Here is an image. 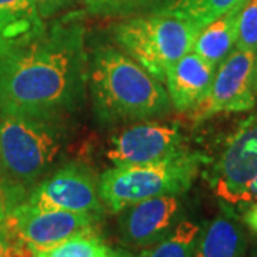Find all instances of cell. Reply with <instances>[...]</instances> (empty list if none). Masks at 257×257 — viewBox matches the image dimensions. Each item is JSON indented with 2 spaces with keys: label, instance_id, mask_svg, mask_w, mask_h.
<instances>
[{
  "label": "cell",
  "instance_id": "obj_1",
  "mask_svg": "<svg viewBox=\"0 0 257 257\" xmlns=\"http://www.w3.org/2000/svg\"><path fill=\"white\" fill-rule=\"evenodd\" d=\"M84 30L56 23L36 42L0 57V116L63 117L86 83Z\"/></svg>",
  "mask_w": 257,
  "mask_h": 257
},
{
  "label": "cell",
  "instance_id": "obj_2",
  "mask_svg": "<svg viewBox=\"0 0 257 257\" xmlns=\"http://www.w3.org/2000/svg\"><path fill=\"white\" fill-rule=\"evenodd\" d=\"M0 189L15 209L55 163L66 140L62 117L0 116Z\"/></svg>",
  "mask_w": 257,
  "mask_h": 257
},
{
  "label": "cell",
  "instance_id": "obj_3",
  "mask_svg": "<svg viewBox=\"0 0 257 257\" xmlns=\"http://www.w3.org/2000/svg\"><path fill=\"white\" fill-rule=\"evenodd\" d=\"M89 80L93 109L103 121L155 117L170 107L169 93L156 77L110 47L94 53Z\"/></svg>",
  "mask_w": 257,
  "mask_h": 257
},
{
  "label": "cell",
  "instance_id": "obj_4",
  "mask_svg": "<svg viewBox=\"0 0 257 257\" xmlns=\"http://www.w3.org/2000/svg\"><path fill=\"white\" fill-rule=\"evenodd\" d=\"M202 157L183 150L156 163L114 166L99 179L103 204L120 213L135 203L160 196H180L192 187Z\"/></svg>",
  "mask_w": 257,
  "mask_h": 257
},
{
  "label": "cell",
  "instance_id": "obj_5",
  "mask_svg": "<svg viewBox=\"0 0 257 257\" xmlns=\"http://www.w3.org/2000/svg\"><path fill=\"white\" fill-rule=\"evenodd\" d=\"M200 30L187 20L156 13L120 23L114 37L145 70L165 82L167 69L192 52Z\"/></svg>",
  "mask_w": 257,
  "mask_h": 257
},
{
  "label": "cell",
  "instance_id": "obj_6",
  "mask_svg": "<svg viewBox=\"0 0 257 257\" xmlns=\"http://www.w3.org/2000/svg\"><path fill=\"white\" fill-rule=\"evenodd\" d=\"M100 216L64 210H33L26 204L12 209L6 227L13 239L28 244L32 251L46 250L83 234H94Z\"/></svg>",
  "mask_w": 257,
  "mask_h": 257
},
{
  "label": "cell",
  "instance_id": "obj_7",
  "mask_svg": "<svg viewBox=\"0 0 257 257\" xmlns=\"http://www.w3.org/2000/svg\"><path fill=\"white\" fill-rule=\"evenodd\" d=\"M257 55L251 50H231L220 64L207 96L194 109V121H203L217 113L247 111L256 106L253 77Z\"/></svg>",
  "mask_w": 257,
  "mask_h": 257
},
{
  "label": "cell",
  "instance_id": "obj_8",
  "mask_svg": "<svg viewBox=\"0 0 257 257\" xmlns=\"http://www.w3.org/2000/svg\"><path fill=\"white\" fill-rule=\"evenodd\" d=\"M33 210H64L101 216L99 183L86 166L72 163L37 184L23 202Z\"/></svg>",
  "mask_w": 257,
  "mask_h": 257
},
{
  "label": "cell",
  "instance_id": "obj_9",
  "mask_svg": "<svg viewBox=\"0 0 257 257\" xmlns=\"http://www.w3.org/2000/svg\"><path fill=\"white\" fill-rule=\"evenodd\" d=\"M257 176V114L241 123L216 163L211 187L230 204L247 203V190Z\"/></svg>",
  "mask_w": 257,
  "mask_h": 257
},
{
  "label": "cell",
  "instance_id": "obj_10",
  "mask_svg": "<svg viewBox=\"0 0 257 257\" xmlns=\"http://www.w3.org/2000/svg\"><path fill=\"white\" fill-rule=\"evenodd\" d=\"M183 150V136L177 124L143 121L111 139L107 159L114 166L147 165Z\"/></svg>",
  "mask_w": 257,
  "mask_h": 257
},
{
  "label": "cell",
  "instance_id": "obj_11",
  "mask_svg": "<svg viewBox=\"0 0 257 257\" xmlns=\"http://www.w3.org/2000/svg\"><path fill=\"white\" fill-rule=\"evenodd\" d=\"M180 211L179 196H160L135 203L121 210L120 236L130 246H153L175 229Z\"/></svg>",
  "mask_w": 257,
  "mask_h": 257
},
{
  "label": "cell",
  "instance_id": "obj_12",
  "mask_svg": "<svg viewBox=\"0 0 257 257\" xmlns=\"http://www.w3.org/2000/svg\"><path fill=\"white\" fill-rule=\"evenodd\" d=\"M216 69L193 50L172 64L165 80L170 103L179 111L193 110L207 96Z\"/></svg>",
  "mask_w": 257,
  "mask_h": 257
},
{
  "label": "cell",
  "instance_id": "obj_13",
  "mask_svg": "<svg viewBox=\"0 0 257 257\" xmlns=\"http://www.w3.org/2000/svg\"><path fill=\"white\" fill-rule=\"evenodd\" d=\"M45 33L35 0H0V57L28 47Z\"/></svg>",
  "mask_w": 257,
  "mask_h": 257
},
{
  "label": "cell",
  "instance_id": "obj_14",
  "mask_svg": "<svg viewBox=\"0 0 257 257\" xmlns=\"http://www.w3.org/2000/svg\"><path fill=\"white\" fill-rule=\"evenodd\" d=\"M246 246L241 226L221 213L200 231L194 257H244Z\"/></svg>",
  "mask_w": 257,
  "mask_h": 257
},
{
  "label": "cell",
  "instance_id": "obj_15",
  "mask_svg": "<svg viewBox=\"0 0 257 257\" xmlns=\"http://www.w3.org/2000/svg\"><path fill=\"white\" fill-rule=\"evenodd\" d=\"M240 10L241 8L231 10L204 26L197 35L193 52L211 66L219 67L236 46Z\"/></svg>",
  "mask_w": 257,
  "mask_h": 257
},
{
  "label": "cell",
  "instance_id": "obj_16",
  "mask_svg": "<svg viewBox=\"0 0 257 257\" xmlns=\"http://www.w3.org/2000/svg\"><path fill=\"white\" fill-rule=\"evenodd\" d=\"M247 0H172L157 13L187 20L203 29L231 10L243 8Z\"/></svg>",
  "mask_w": 257,
  "mask_h": 257
},
{
  "label": "cell",
  "instance_id": "obj_17",
  "mask_svg": "<svg viewBox=\"0 0 257 257\" xmlns=\"http://www.w3.org/2000/svg\"><path fill=\"white\" fill-rule=\"evenodd\" d=\"M200 231V226L194 221H179L165 239L143 250L138 257H194Z\"/></svg>",
  "mask_w": 257,
  "mask_h": 257
},
{
  "label": "cell",
  "instance_id": "obj_18",
  "mask_svg": "<svg viewBox=\"0 0 257 257\" xmlns=\"http://www.w3.org/2000/svg\"><path fill=\"white\" fill-rule=\"evenodd\" d=\"M33 257H132L128 253L113 250L94 234L76 236L53 247L33 251Z\"/></svg>",
  "mask_w": 257,
  "mask_h": 257
},
{
  "label": "cell",
  "instance_id": "obj_19",
  "mask_svg": "<svg viewBox=\"0 0 257 257\" xmlns=\"http://www.w3.org/2000/svg\"><path fill=\"white\" fill-rule=\"evenodd\" d=\"M236 47L257 55V0H247L240 10Z\"/></svg>",
  "mask_w": 257,
  "mask_h": 257
},
{
  "label": "cell",
  "instance_id": "obj_20",
  "mask_svg": "<svg viewBox=\"0 0 257 257\" xmlns=\"http://www.w3.org/2000/svg\"><path fill=\"white\" fill-rule=\"evenodd\" d=\"M89 9L97 15H119L143 5L146 0H86Z\"/></svg>",
  "mask_w": 257,
  "mask_h": 257
},
{
  "label": "cell",
  "instance_id": "obj_21",
  "mask_svg": "<svg viewBox=\"0 0 257 257\" xmlns=\"http://www.w3.org/2000/svg\"><path fill=\"white\" fill-rule=\"evenodd\" d=\"M0 257H33V251L23 241L13 239L6 233H0Z\"/></svg>",
  "mask_w": 257,
  "mask_h": 257
},
{
  "label": "cell",
  "instance_id": "obj_22",
  "mask_svg": "<svg viewBox=\"0 0 257 257\" xmlns=\"http://www.w3.org/2000/svg\"><path fill=\"white\" fill-rule=\"evenodd\" d=\"M37 10L43 19L52 18L69 3V0H35Z\"/></svg>",
  "mask_w": 257,
  "mask_h": 257
},
{
  "label": "cell",
  "instance_id": "obj_23",
  "mask_svg": "<svg viewBox=\"0 0 257 257\" xmlns=\"http://www.w3.org/2000/svg\"><path fill=\"white\" fill-rule=\"evenodd\" d=\"M244 223L257 233V202H254L244 213Z\"/></svg>",
  "mask_w": 257,
  "mask_h": 257
},
{
  "label": "cell",
  "instance_id": "obj_24",
  "mask_svg": "<svg viewBox=\"0 0 257 257\" xmlns=\"http://www.w3.org/2000/svg\"><path fill=\"white\" fill-rule=\"evenodd\" d=\"M8 214H9L8 204H6L5 196H3L2 189H0V233H6V231H8V227H6V219H8Z\"/></svg>",
  "mask_w": 257,
  "mask_h": 257
},
{
  "label": "cell",
  "instance_id": "obj_25",
  "mask_svg": "<svg viewBox=\"0 0 257 257\" xmlns=\"http://www.w3.org/2000/svg\"><path fill=\"white\" fill-rule=\"evenodd\" d=\"M257 202V176L254 177V180L250 183L247 190V203Z\"/></svg>",
  "mask_w": 257,
  "mask_h": 257
},
{
  "label": "cell",
  "instance_id": "obj_26",
  "mask_svg": "<svg viewBox=\"0 0 257 257\" xmlns=\"http://www.w3.org/2000/svg\"><path fill=\"white\" fill-rule=\"evenodd\" d=\"M253 90L257 94V62H256V67H254V77H253Z\"/></svg>",
  "mask_w": 257,
  "mask_h": 257
},
{
  "label": "cell",
  "instance_id": "obj_27",
  "mask_svg": "<svg viewBox=\"0 0 257 257\" xmlns=\"http://www.w3.org/2000/svg\"><path fill=\"white\" fill-rule=\"evenodd\" d=\"M0 177H2V166H0Z\"/></svg>",
  "mask_w": 257,
  "mask_h": 257
},
{
  "label": "cell",
  "instance_id": "obj_28",
  "mask_svg": "<svg viewBox=\"0 0 257 257\" xmlns=\"http://www.w3.org/2000/svg\"><path fill=\"white\" fill-rule=\"evenodd\" d=\"M253 257H257V253H256V254H254V256H253Z\"/></svg>",
  "mask_w": 257,
  "mask_h": 257
}]
</instances>
